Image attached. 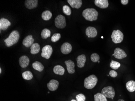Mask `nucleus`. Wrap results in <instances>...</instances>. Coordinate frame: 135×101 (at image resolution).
<instances>
[{"mask_svg":"<svg viewBox=\"0 0 135 101\" xmlns=\"http://www.w3.org/2000/svg\"><path fill=\"white\" fill-rule=\"evenodd\" d=\"M83 16L86 20L90 21H93L97 20L98 13L94 8H88L84 10Z\"/></svg>","mask_w":135,"mask_h":101,"instance_id":"obj_1","label":"nucleus"},{"mask_svg":"<svg viewBox=\"0 0 135 101\" xmlns=\"http://www.w3.org/2000/svg\"><path fill=\"white\" fill-rule=\"evenodd\" d=\"M19 38V34L17 30H13L10 34L9 36L4 40L5 45L10 47L17 43Z\"/></svg>","mask_w":135,"mask_h":101,"instance_id":"obj_2","label":"nucleus"},{"mask_svg":"<svg viewBox=\"0 0 135 101\" xmlns=\"http://www.w3.org/2000/svg\"><path fill=\"white\" fill-rule=\"evenodd\" d=\"M98 81V78L95 75H91L84 80V87L87 89H93L97 84Z\"/></svg>","mask_w":135,"mask_h":101,"instance_id":"obj_3","label":"nucleus"},{"mask_svg":"<svg viewBox=\"0 0 135 101\" xmlns=\"http://www.w3.org/2000/svg\"><path fill=\"white\" fill-rule=\"evenodd\" d=\"M112 41L115 43H119L123 40L124 35L122 32L119 30H113L111 36Z\"/></svg>","mask_w":135,"mask_h":101,"instance_id":"obj_4","label":"nucleus"},{"mask_svg":"<svg viewBox=\"0 0 135 101\" xmlns=\"http://www.w3.org/2000/svg\"><path fill=\"white\" fill-rule=\"evenodd\" d=\"M101 93L106 98H111L112 99H113L115 96V91L114 88L111 86L104 87L102 89Z\"/></svg>","mask_w":135,"mask_h":101,"instance_id":"obj_5","label":"nucleus"},{"mask_svg":"<svg viewBox=\"0 0 135 101\" xmlns=\"http://www.w3.org/2000/svg\"><path fill=\"white\" fill-rule=\"evenodd\" d=\"M55 24L57 28L60 29L64 28L66 26V18L62 15L57 16L55 19Z\"/></svg>","mask_w":135,"mask_h":101,"instance_id":"obj_6","label":"nucleus"},{"mask_svg":"<svg viewBox=\"0 0 135 101\" xmlns=\"http://www.w3.org/2000/svg\"><path fill=\"white\" fill-rule=\"evenodd\" d=\"M52 52V46L50 45H47L42 48L41 55L43 58L46 59H49L51 56Z\"/></svg>","mask_w":135,"mask_h":101,"instance_id":"obj_7","label":"nucleus"},{"mask_svg":"<svg viewBox=\"0 0 135 101\" xmlns=\"http://www.w3.org/2000/svg\"><path fill=\"white\" fill-rule=\"evenodd\" d=\"M114 56L116 58L121 60L126 58L127 55L125 52L120 48H117L114 50Z\"/></svg>","mask_w":135,"mask_h":101,"instance_id":"obj_8","label":"nucleus"},{"mask_svg":"<svg viewBox=\"0 0 135 101\" xmlns=\"http://www.w3.org/2000/svg\"><path fill=\"white\" fill-rule=\"evenodd\" d=\"M86 34L89 38H94L97 35V30L93 27L89 26L86 28L85 30Z\"/></svg>","mask_w":135,"mask_h":101,"instance_id":"obj_9","label":"nucleus"},{"mask_svg":"<svg viewBox=\"0 0 135 101\" xmlns=\"http://www.w3.org/2000/svg\"><path fill=\"white\" fill-rule=\"evenodd\" d=\"M72 50V46L69 42H65L61 47V51L64 54H68L71 52Z\"/></svg>","mask_w":135,"mask_h":101,"instance_id":"obj_10","label":"nucleus"},{"mask_svg":"<svg viewBox=\"0 0 135 101\" xmlns=\"http://www.w3.org/2000/svg\"><path fill=\"white\" fill-rule=\"evenodd\" d=\"M59 84V83L58 81L52 79L47 84V87L50 91H55L57 90Z\"/></svg>","mask_w":135,"mask_h":101,"instance_id":"obj_11","label":"nucleus"},{"mask_svg":"<svg viewBox=\"0 0 135 101\" xmlns=\"http://www.w3.org/2000/svg\"><path fill=\"white\" fill-rule=\"evenodd\" d=\"M30 60L27 56H23L19 58V63L20 66L22 68H25L29 64Z\"/></svg>","mask_w":135,"mask_h":101,"instance_id":"obj_12","label":"nucleus"},{"mask_svg":"<svg viewBox=\"0 0 135 101\" xmlns=\"http://www.w3.org/2000/svg\"><path fill=\"white\" fill-rule=\"evenodd\" d=\"M65 63L68 72L70 74H73L75 72V64L71 60L65 61Z\"/></svg>","mask_w":135,"mask_h":101,"instance_id":"obj_13","label":"nucleus"},{"mask_svg":"<svg viewBox=\"0 0 135 101\" xmlns=\"http://www.w3.org/2000/svg\"><path fill=\"white\" fill-rule=\"evenodd\" d=\"M11 25V22L7 19L2 18L0 19V29L1 30H6Z\"/></svg>","mask_w":135,"mask_h":101,"instance_id":"obj_14","label":"nucleus"},{"mask_svg":"<svg viewBox=\"0 0 135 101\" xmlns=\"http://www.w3.org/2000/svg\"><path fill=\"white\" fill-rule=\"evenodd\" d=\"M38 3L37 0H26L25 2V5L28 9H33L37 7Z\"/></svg>","mask_w":135,"mask_h":101,"instance_id":"obj_15","label":"nucleus"},{"mask_svg":"<svg viewBox=\"0 0 135 101\" xmlns=\"http://www.w3.org/2000/svg\"><path fill=\"white\" fill-rule=\"evenodd\" d=\"M77 65L79 68H82L85 66L86 62V58L84 54H82L78 56L77 58Z\"/></svg>","mask_w":135,"mask_h":101,"instance_id":"obj_16","label":"nucleus"},{"mask_svg":"<svg viewBox=\"0 0 135 101\" xmlns=\"http://www.w3.org/2000/svg\"><path fill=\"white\" fill-rule=\"evenodd\" d=\"M94 3L96 6L101 9L107 8L109 5L108 0H95Z\"/></svg>","mask_w":135,"mask_h":101,"instance_id":"obj_17","label":"nucleus"},{"mask_svg":"<svg viewBox=\"0 0 135 101\" xmlns=\"http://www.w3.org/2000/svg\"><path fill=\"white\" fill-rule=\"evenodd\" d=\"M34 40L32 38V36L28 35L24 38L22 43L26 47H29L33 44Z\"/></svg>","mask_w":135,"mask_h":101,"instance_id":"obj_18","label":"nucleus"},{"mask_svg":"<svg viewBox=\"0 0 135 101\" xmlns=\"http://www.w3.org/2000/svg\"><path fill=\"white\" fill-rule=\"evenodd\" d=\"M67 1L72 8L79 9L82 5L81 0H68Z\"/></svg>","mask_w":135,"mask_h":101,"instance_id":"obj_19","label":"nucleus"},{"mask_svg":"<svg viewBox=\"0 0 135 101\" xmlns=\"http://www.w3.org/2000/svg\"><path fill=\"white\" fill-rule=\"evenodd\" d=\"M30 53L32 54H38L40 50V46L37 43H33L30 46Z\"/></svg>","mask_w":135,"mask_h":101,"instance_id":"obj_20","label":"nucleus"},{"mask_svg":"<svg viewBox=\"0 0 135 101\" xmlns=\"http://www.w3.org/2000/svg\"><path fill=\"white\" fill-rule=\"evenodd\" d=\"M53 71L55 74H56L63 75L64 74V68L60 65H57L54 66Z\"/></svg>","mask_w":135,"mask_h":101,"instance_id":"obj_21","label":"nucleus"},{"mask_svg":"<svg viewBox=\"0 0 135 101\" xmlns=\"http://www.w3.org/2000/svg\"><path fill=\"white\" fill-rule=\"evenodd\" d=\"M126 88L129 92H133L135 91V82L133 81H130L126 84Z\"/></svg>","mask_w":135,"mask_h":101,"instance_id":"obj_22","label":"nucleus"},{"mask_svg":"<svg viewBox=\"0 0 135 101\" xmlns=\"http://www.w3.org/2000/svg\"><path fill=\"white\" fill-rule=\"evenodd\" d=\"M32 67L34 69L39 72H42L44 69V66L40 62L36 61L32 64Z\"/></svg>","mask_w":135,"mask_h":101,"instance_id":"obj_23","label":"nucleus"},{"mask_svg":"<svg viewBox=\"0 0 135 101\" xmlns=\"http://www.w3.org/2000/svg\"><path fill=\"white\" fill-rule=\"evenodd\" d=\"M52 14L51 11H45L42 12V18L45 21L50 20L52 18Z\"/></svg>","mask_w":135,"mask_h":101,"instance_id":"obj_24","label":"nucleus"},{"mask_svg":"<svg viewBox=\"0 0 135 101\" xmlns=\"http://www.w3.org/2000/svg\"><path fill=\"white\" fill-rule=\"evenodd\" d=\"M50 30L47 28L44 29L41 32V36L42 38L44 39H47L48 38L50 37Z\"/></svg>","mask_w":135,"mask_h":101,"instance_id":"obj_25","label":"nucleus"},{"mask_svg":"<svg viewBox=\"0 0 135 101\" xmlns=\"http://www.w3.org/2000/svg\"><path fill=\"white\" fill-rule=\"evenodd\" d=\"M95 101H108L106 97L104 96L102 93H98L94 95Z\"/></svg>","mask_w":135,"mask_h":101,"instance_id":"obj_26","label":"nucleus"},{"mask_svg":"<svg viewBox=\"0 0 135 101\" xmlns=\"http://www.w3.org/2000/svg\"><path fill=\"white\" fill-rule=\"evenodd\" d=\"M22 77L25 80H30L33 78L32 73L29 71H26L24 72L22 74Z\"/></svg>","mask_w":135,"mask_h":101,"instance_id":"obj_27","label":"nucleus"},{"mask_svg":"<svg viewBox=\"0 0 135 101\" xmlns=\"http://www.w3.org/2000/svg\"><path fill=\"white\" fill-rule=\"evenodd\" d=\"M110 66L112 69L117 70L121 66V64L120 63L112 60L110 63Z\"/></svg>","mask_w":135,"mask_h":101,"instance_id":"obj_28","label":"nucleus"},{"mask_svg":"<svg viewBox=\"0 0 135 101\" xmlns=\"http://www.w3.org/2000/svg\"><path fill=\"white\" fill-rule=\"evenodd\" d=\"M63 12L65 14L67 15H71V8L69 6L66 5L63 6Z\"/></svg>","mask_w":135,"mask_h":101,"instance_id":"obj_29","label":"nucleus"},{"mask_svg":"<svg viewBox=\"0 0 135 101\" xmlns=\"http://www.w3.org/2000/svg\"><path fill=\"white\" fill-rule=\"evenodd\" d=\"M100 57L99 55L96 53H94L91 55V59L92 62H97L99 61Z\"/></svg>","mask_w":135,"mask_h":101,"instance_id":"obj_30","label":"nucleus"},{"mask_svg":"<svg viewBox=\"0 0 135 101\" xmlns=\"http://www.w3.org/2000/svg\"><path fill=\"white\" fill-rule=\"evenodd\" d=\"M61 34L60 33H56L53 34L51 38V40L53 42H56L60 39Z\"/></svg>","mask_w":135,"mask_h":101,"instance_id":"obj_31","label":"nucleus"},{"mask_svg":"<svg viewBox=\"0 0 135 101\" xmlns=\"http://www.w3.org/2000/svg\"><path fill=\"white\" fill-rule=\"evenodd\" d=\"M76 98L77 101H85L86 99V97L85 95L82 93L78 94L76 96Z\"/></svg>","mask_w":135,"mask_h":101,"instance_id":"obj_32","label":"nucleus"},{"mask_svg":"<svg viewBox=\"0 0 135 101\" xmlns=\"http://www.w3.org/2000/svg\"><path fill=\"white\" fill-rule=\"evenodd\" d=\"M109 75L112 78H115L117 77L118 74H117V72H116L115 71L111 70L109 72Z\"/></svg>","mask_w":135,"mask_h":101,"instance_id":"obj_33","label":"nucleus"},{"mask_svg":"<svg viewBox=\"0 0 135 101\" xmlns=\"http://www.w3.org/2000/svg\"><path fill=\"white\" fill-rule=\"evenodd\" d=\"M121 3L123 5H126L127 4H128L129 1L128 0H121Z\"/></svg>","mask_w":135,"mask_h":101,"instance_id":"obj_34","label":"nucleus"},{"mask_svg":"<svg viewBox=\"0 0 135 101\" xmlns=\"http://www.w3.org/2000/svg\"><path fill=\"white\" fill-rule=\"evenodd\" d=\"M118 101H125V100H123V99H119L118 100Z\"/></svg>","mask_w":135,"mask_h":101,"instance_id":"obj_35","label":"nucleus"},{"mask_svg":"<svg viewBox=\"0 0 135 101\" xmlns=\"http://www.w3.org/2000/svg\"><path fill=\"white\" fill-rule=\"evenodd\" d=\"M71 101H77V100H75V99H72V100H71Z\"/></svg>","mask_w":135,"mask_h":101,"instance_id":"obj_36","label":"nucleus"},{"mask_svg":"<svg viewBox=\"0 0 135 101\" xmlns=\"http://www.w3.org/2000/svg\"><path fill=\"white\" fill-rule=\"evenodd\" d=\"M1 71H2V70H1V68H0V73H1Z\"/></svg>","mask_w":135,"mask_h":101,"instance_id":"obj_37","label":"nucleus"},{"mask_svg":"<svg viewBox=\"0 0 135 101\" xmlns=\"http://www.w3.org/2000/svg\"><path fill=\"white\" fill-rule=\"evenodd\" d=\"M98 63H100V61H98Z\"/></svg>","mask_w":135,"mask_h":101,"instance_id":"obj_38","label":"nucleus"},{"mask_svg":"<svg viewBox=\"0 0 135 101\" xmlns=\"http://www.w3.org/2000/svg\"><path fill=\"white\" fill-rule=\"evenodd\" d=\"M102 38H103V36H102Z\"/></svg>","mask_w":135,"mask_h":101,"instance_id":"obj_39","label":"nucleus"},{"mask_svg":"<svg viewBox=\"0 0 135 101\" xmlns=\"http://www.w3.org/2000/svg\"><path fill=\"white\" fill-rule=\"evenodd\" d=\"M112 56H114V54H112Z\"/></svg>","mask_w":135,"mask_h":101,"instance_id":"obj_40","label":"nucleus"},{"mask_svg":"<svg viewBox=\"0 0 135 101\" xmlns=\"http://www.w3.org/2000/svg\"><path fill=\"white\" fill-rule=\"evenodd\" d=\"M48 93H50V92H48Z\"/></svg>","mask_w":135,"mask_h":101,"instance_id":"obj_41","label":"nucleus"}]
</instances>
